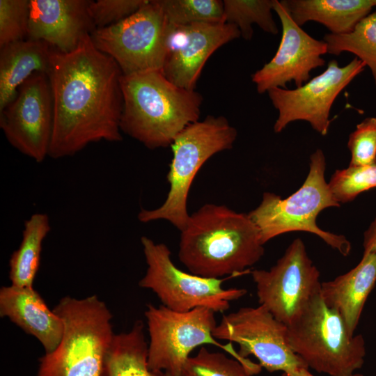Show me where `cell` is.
<instances>
[{
	"mask_svg": "<svg viewBox=\"0 0 376 376\" xmlns=\"http://www.w3.org/2000/svg\"><path fill=\"white\" fill-rule=\"evenodd\" d=\"M273 10L280 19L282 35L274 57L251 76L259 93L274 88H287V83L292 81L296 88L301 86L313 69L324 65L322 56L327 53L326 42L304 31L282 1L274 0Z\"/></svg>",
	"mask_w": 376,
	"mask_h": 376,
	"instance_id": "15",
	"label": "cell"
},
{
	"mask_svg": "<svg viewBox=\"0 0 376 376\" xmlns=\"http://www.w3.org/2000/svg\"><path fill=\"white\" fill-rule=\"evenodd\" d=\"M326 162L322 150H316L310 157V169L303 185L288 198L265 192L260 205L248 215L258 227L261 241L283 233L304 231L319 236L343 256L349 255L351 244L342 235L320 229L316 219L327 207H339L324 178Z\"/></svg>",
	"mask_w": 376,
	"mask_h": 376,
	"instance_id": "7",
	"label": "cell"
},
{
	"mask_svg": "<svg viewBox=\"0 0 376 376\" xmlns=\"http://www.w3.org/2000/svg\"><path fill=\"white\" fill-rule=\"evenodd\" d=\"M50 230L49 217L47 214L35 213L24 221L22 242L9 260L11 285L33 287L40 265L42 242Z\"/></svg>",
	"mask_w": 376,
	"mask_h": 376,
	"instance_id": "23",
	"label": "cell"
},
{
	"mask_svg": "<svg viewBox=\"0 0 376 376\" xmlns=\"http://www.w3.org/2000/svg\"><path fill=\"white\" fill-rule=\"evenodd\" d=\"M212 334L217 340L237 344L242 357L253 355L269 373L282 371V376H296L308 369L290 346L288 326L262 305L242 307L224 315Z\"/></svg>",
	"mask_w": 376,
	"mask_h": 376,
	"instance_id": "11",
	"label": "cell"
},
{
	"mask_svg": "<svg viewBox=\"0 0 376 376\" xmlns=\"http://www.w3.org/2000/svg\"><path fill=\"white\" fill-rule=\"evenodd\" d=\"M328 185L340 204L350 202L359 194L376 188V164L336 170Z\"/></svg>",
	"mask_w": 376,
	"mask_h": 376,
	"instance_id": "28",
	"label": "cell"
},
{
	"mask_svg": "<svg viewBox=\"0 0 376 376\" xmlns=\"http://www.w3.org/2000/svg\"><path fill=\"white\" fill-rule=\"evenodd\" d=\"M248 214L207 203L190 215L180 231L178 257L190 273L211 279L240 276L265 249Z\"/></svg>",
	"mask_w": 376,
	"mask_h": 376,
	"instance_id": "2",
	"label": "cell"
},
{
	"mask_svg": "<svg viewBox=\"0 0 376 376\" xmlns=\"http://www.w3.org/2000/svg\"><path fill=\"white\" fill-rule=\"evenodd\" d=\"M251 274L259 304L287 326L320 290V272L300 238L292 241L269 270L254 269Z\"/></svg>",
	"mask_w": 376,
	"mask_h": 376,
	"instance_id": "12",
	"label": "cell"
},
{
	"mask_svg": "<svg viewBox=\"0 0 376 376\" xmlns=\"http://www.w3.org/2000/svg\"><path fill=\"white\" fill-rule=\"evenodd\" d=\"M0 316L7 317L36 338L45 353L53 352L61 340L64 329L62 319L48 308L33 287L3 286L0 290Z\"/></svg>",
	"mask_w": 376,
	"mask_h": 376,
	"instance_id": "18",
	"label": "cell"
},
{
	"mask_svg": "<svg viewBox=\"0 0 376 376\" xmlns=\"http://www.w3.org/2000/svg\"><path fill=\"white\" fill-rule=\"evenodd\" d=\"M252 375V372L235 358L202 347L196 355L187 359L181 376Z\"/></svg>",
	"mask_w": 376,
	"mask_h": 376,
	"instance_id": "27",
	"label": "cell"
},
{
	"mask_svg": "<svg viewBox=\"0 0 376 376\" xmlns=\"http://www.w3.org/2000/svg\"><path fill=\"white\" fill-rule=\"evenodd\" d=\"M167 22L173 25L225 23L219 0H157Z\"/></svg>",
	"mask_w": 376,
	"mask_h": 376,
	"instance_id": "26",
	"label": "cell"
},
{
	"mask_svg": "<svg viewBox=\"0 0 376 376\" xmlns=\"http://www.w3.org/2000/svg\"><path fill=\"white\" fill-rule=\"evenodd\" d=\"M168 22L157 0H148L123 21L91 35L95 47L111 57L123 75L162 70Z\"/></svg>",
	"mask_w": 376,
	"mask_h": 376,
	"instance_id": "10",
	"label": "cell"
},
{
	"mask_svg": "<svg viewBox=\"0 0 376 376\" xmlns=\"http://www.w3.org/2000/svg\"><path fill=\"white\" fill-rule=\"evenodd\" d=\"M47 75L54 115L49 157H70L93 143L122 140L123 73L95 47L91 35L68 53L52 47Z\"/></svg>",
	"mask_w": 376,
	"mask_h": 376,
	"instance_id": "1",
	"label": "cell"
},
{
	"mask_svg": "<svg viewBox=\"0 0 376 376\" xmlns=\"http://www.w3.org/2000/svg\"><path fill=\"white\" fill-rule=\"evenodd\" d=\"M145 317L150 343L148 365L150 370L163 371L171 376H181L191 352L203 345H212L258 374L262 367L248 358L242 357L232 343L222 344L213 336L217 325L215 312L198 307L187 312L173 311L164 305H147Z\"/></svg>",
	"mask_w": 376,
	"mask_h": 376,
	"instance_id": "8",
	"label": "cell"
},
{
	"mask_svg": "<svg viewBox=\"0 0 376 376\" xmlns=\"http://www.w3.org/2000/svg\"><path fill=\"white\" fill-rule=\"evenodd\" d=\"M144 324L136 320L130 331L114 334L103 361L101 376H165L150 370Z\"/></svg>",
	"mask_w": 376,
	"mask_h": 376,
	"instance_id": "22",
	"label": "cell"
},
{
	"mask_svg": "<svg viewBox=\"0 0 376 376\" xmlns=\"http://www.w3.org/2000/svg\"><path fill=\"white\" fill-rule=\"evenodd\" d=\"M141 243L147 269L139 285L154 292L162 305L176 312H187L198 307L223 313L230 308V302L244 297V288H224L221 279L200 276L180 269L173 263L169 247L155 243L146 236Z\"/></svg>",
	"mask_w": 376,
	"mask_h": 376,
	"instance_id": "9",
	"label": "cell"
},
{
	"mask_svg": "<svg viewBox=\"0 0 376 376\" xmlns=\"http://www.w3.org/2000/svg\"><path fill=\"white\" fill-rule=\"evenodd\" d=\"M375 283L376 252L363 253L353 269L334 280L321 282L322 298L342 316L352 334H354L365 303Z\"/></svg>",
	"mask_w": 376,
	"mask_h": 376,
	"instance_id": "19",
	"label": "cell"
},
{
	"mask_svg": "<svg viewBox=\"0 0 376 376\" xmlns=\"http://www.w3.org/2000/svg\"><path fill=\"white\" fill-rule=\"evenodd\" d=\"M29 0H0V47L27 37Z\"/></svg>",
	"mask_w": 376,
	"mask_h": 376,
	"instance_id": "29",
	"label": "cell"
},
{
	"mask_svg": "<svg viewBox=\"0 0 376 376\" xmlns=\"http://www.w3.org/2000/svg\"><path fill=\"white\" fill-rule=\"evenodd\" d=\"M323 40L327 45V53L339 55L347 52L356 55L369 67L376 86V12L361 19L347 33H328Z\"/></svg>",
	"mask_w": 376,
	"mask_h": 376,
	"instance_id": "24",
	"label": "cell"
},
{
	"mask_svg": "<svg viewBox=\"0 0 376 376\" xmlns=\"http://www.w3.org/2000/svg\"><path fill=\"white\" fill-rule=\"evenodd\" d=\"M223 3L224 22L235 25L245 40L252 38L253 24L270 34L278 33L272 13L274 0H224Z\"/></svg>",
	"mask_w": 376,
	"mask_h": 376,
	"instance_id": "25",
	"label": "cell"
},
{
	"mask_svg": "<svg viewBox=\"0 0 376 376\" xmlns=\"http://www.w3.org/2000/svg\"><path fill=\"white\" fill-rule=\"evenodd\" d=\"M365 66L357 58L343 67L338 66V62L332 60L323 72L300 87L295 89L274 88L268 91L269 97L279 112L274 125V132H281L291 122L304 120L316 132L326 135L334 102Z\"/></svg>",
	"mask_w": 376,
	"mask_h": 376,
	"instance_id": "13",
	"label": "cell"
},
{
	"mask_svg": "<svg viewBox=\"0 0 376 376\" xmlns=\"http://www.w3.org/2000/svg\"><path fill=\"white\" fill-rule=\"evenodd\" d=\"M241 36L228 23H196L179 26L168 23L164 76L175 85L195 90L209 57L219 47Z\"/></svg>",
	"mask_w": 376,
	"mask_h": 376,
	"instance_id": "16",
	"label": "cell"
},
{
	"mask_svg": "<svg viewBox=\"0 0 376 376\" xmlns=\"http://www.w3.org/2000/svg\"><path fill=\"white\" fill-rule=\"evenodd\" d=\"M148 0H97L89 5L96 29L117 24L139 10Z\"/></svg>",
	"mask_w": 376,
	"mask_h": 376,
	"instance_id": "31",
	"label": "cell"
},
{
	"mask_svg": "<svg viewBox=\"0 0 376 376\" xmlns=\"http://www.w3.org/2000/svg\"><path fill=\"white\" fill-rule=\"evenodd\" d=\"M165 373V372H164ZM165 376H171L170 375H169L168 373H165Z\"/></svg>",
	"mask_w": 376,
	"mask_h": 376,
	"instance_id": "34",
	"label": "cell"
},
{
	"mask_svg": "<svg viewBox=\"0 0 376 376\" xmlns=\"http://www.w3.org/2000/svg\"><path fill=\"white\" fill-rule=\"evenodd\" d=\"M53 102L46 73L33 74L0 111V127L8 143L38 163L49 157L53 131Z\"/></svg>",
	"mask_w": 376,
	"mask_h": 376,
	"instance_id": "14",
	"label": "cell"
},
{
	"mask_svg": "<svg viewBox=\"0 0 376 376\" xmlns=\"http://www.w3.org/2000/svg\"><path fill=\"white\" fill-rule=\"evenodd\" d=\"M363 253L376 252V218L364 233Z\"/></svg>",
	"mask_w": 376,
	"mask_h": 376,
	"instance_id": "32",
	"label": "cell"
},
{
	"mask_svg": "<svg viewBox=\"0 0 376 376\" xmlns=\"http://www.w3.org/2000/svg\"><path fill=\"white\" fill-rule=\"evenodd\" d=\"M237 134L236 129L221 116H207L187 126L171 145L173 159L167 174L170 189L165 201L155 209H141L139 221L166 220L182 230L190 217L187 199L194 178L212 156L232 148Z\"/></svg>",
	"mask_w": 376,
	"mask_h": 376,
	"instance_id": "6",
	"label": "cell"
},
{
	"mask_svg": "<svg viewBox=\"0 0 376 376\" xmlns=\"http://www.w3.org/2000/svg\"><path fill=\"white\" fill-rule=\"evenodd\" d=\"M91 0H29L26 39L41 40L61 52L77 48L96 29Z\"/></svg>",
	"mask_w": 376,
	"mask_h": 376,
	"instance_id": "17",
	"label": "cell"
},
{
	"mask_svg": "<svg viewBox=\"0 0 376 376\" xmlns=\"http://www.w3.org/2000/svg\"><path fill=\"white\" fill-rule=\"evenodd\" d=\"M292 19L300 26L313 21L333 34L352 31L376 6V0H283Z\"/></svg>",
	"mask_w": 376,
	"mask_h": 376,
	"instance_id": "21",
	"label": "cell"
},
{
	"mask_svg": "<svg viewBox=\"0 0 376 376\" xmlns=\"http://www.w3.org/2000/svg\"><path fill=\"white\" fill-rule=\"evenodd\" d=\"M54 311L63 320L61 340L40 358L37 376H101L114 334L109 308L96 295L61 299Z\"/></svg>",
	"mask_w": 376,
	"mask_h": 376,
	"instance_id": "4",
	"label": "cell"
},
{
	"mask_svg": "<svg viewBox=\"0 0 376 376\" xmlns=\"http://www.w3.org/2000/svg\"><path fill=\"white\" fill-rule=\"evenodd\" d=\"M351 153L349 166L376 164V118H365L350 134L347 143Z\"/></svg>",
	"mask_w": 376,
	"mask_h": 376,
	"instance_id": "30",
	"label": "cell"
},
{
	"mask_svg": "<svg viewBox=\"0 0 376 376\" xmlns=\"http://www.w3.org/2000/svg\"><path fill=\"white\" fill-rule=\"evenodd\" d=\"M296 376H315L314 375H313L311 372H309L308 369V368H306V369H304L302 370L298 375H297ZM354 376H363L362 375H360V374H355Z\"/></svg>",
	"mask_w": 376,
	"mask_h": 376,
	"instance_id": "33",
	"label": "cell"
},
{
	"mask_svg": "<svg viewBox=\"0 0 376 376\" xmlns=\"http://www.w3.org/2000/svg\"><path fill=\"white\" fill-rule=\"evenodd\" d=\"M51 47L25 39L0 47V111L17 95L19 86L33 74H47Z\"/></svg>",
	"mask_w": 376,
	"mask_h": 376,
	"instance_id": "20",
	"label": "cell"
},
{
	"mask_svg": "<svg viewBox=\"0 0 376 376\" xmlns=\"http://www.w3.org/2000/svg\"><path fill=\"white\" fill-rule=\"evenodd\" d=\"M120 130L147 148L171 146L189 125L199 120L202 95L171 82L162 70L122 75Z\"/></svg>",
	"mask_w": 376,
	"mask_h": 376,
	"instance_id": "3",
	"label": "cell"
},
{
	"mask_svg": "<svg viewBox=\"0 0 376 376\" xmlns=\"http://www.w3.org/2000/svg\"><path fill=\"white\" fill-rule=\"evenodd\" d=\"M290 347L308 368L329 376H354L362 368L366 346L361 334H352L342 316L320 292L288 326Z\"/></svg>",
	"mask_w": 376,
	"mask_h": 376,
	"instance_id": "5",
	"label": "cell"
}]
</instances>
